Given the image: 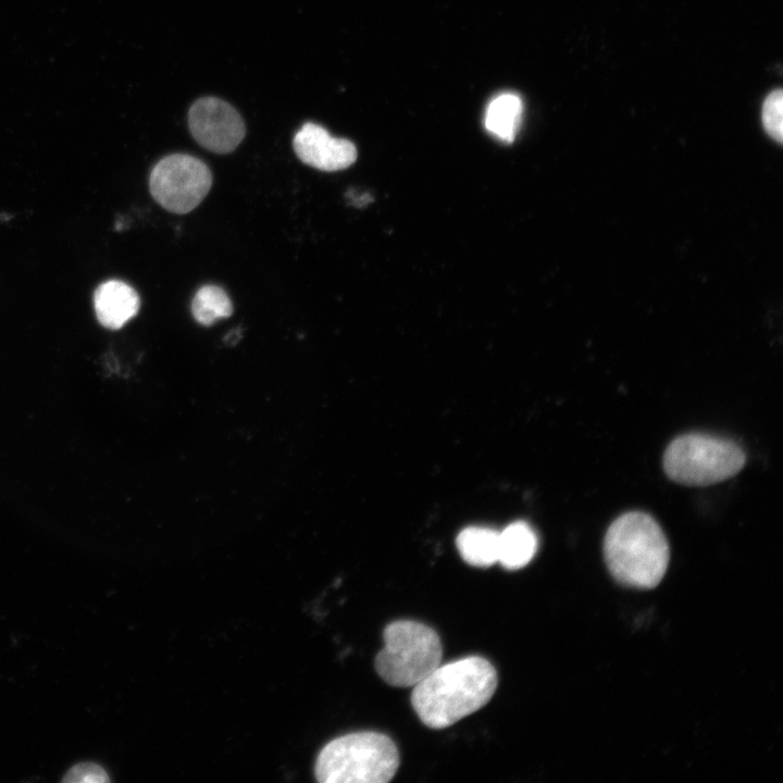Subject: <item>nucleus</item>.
<instances>
[{
    "instance_id": "f257e3e1",
    "label": "nucleus",
    "mask_w": 783,
    "mask_h": 783,
    "mask_svg": "<svg viewBox=\"0 0 783 783\" xmlns=\"http://www.w3.org/2000/svg\"><path fill=\"white\" fill-rule=\"evenodd\" d=\"M497 683L487 659L469 656L435 668L413 686L411 704L426 726L443 729L486 705Z\"/></svg>"
},
{
    "instance_id": "f03ea898",
    "label": "nucleus",
    "mask_w": 783,
    "mask_h": 783,
    "mask_svg": "<svg viewBox=\"0 0 783 783\" xmlns=\"http://www.w3.org/2000/svg\"><path fill=\"white\" fill-rule=\"evenodd\" d=\"M604 556L611 575L619 583L652 588L667 571L670 551L657 521L648 513L630 511L618 517L608 527Z\"/></svg>"
},
{
    "instance_id": "7ed1b4c3",
    "label": "nucleus",
    "mask_w": 783,
    "mask_h": 783,
    "mask_svg": "<svg viewBox=\"0 0 783 783\" xmlns=\"http://www.w3.org/2000/svg\"><path fill=\"white\" fill-rule=\"evenodd\" d=\"M398 767V749L390 737L357 732L328 742L318 755L314 773L321 783H386Z\"/></svg>"
},
{
    "instance_id": "20e7f679",
    "label": "nucleus",
    "mask_w": 783,
    "mask_h": 783,
    "mask_svg": "<svg viewBox=\"0 0 783 783\" xmlns=\"http://www.w3.org/2000/svg\"><path fill=\"white\" fill-rule=\"evenodd\" d=\"M745 461L744 450L733 440L689 433L669 444L662 464L670 480L683 485L706 486L734 476Z\"/></svg>"
},
{
    "instance_id": "39448f33",
    "label": "nucleus",
    "mask_w": 783,
    "mask_h": 783,
    "mask_svg": "<svg viewBox=\"0 0 783 783\" xmlns=\"http://www.w3.org/2000/svg\"><path fill=\"white\" fill-rule=\"evenodd\" d=\"M383 638L385 645L374 664L378 675L389 685L414 686L442 662L443 646L438 634L421 622L394 621L385 627Z\"/></svg>"
},
{
    "instance_id": "423d86ee",
    "label": "nucleus",
    "mask_w": 783,
    "mask_h": 783,
    "mask_svg": "<svg viewBox=\"0 0 783 783\" xmlns=\"http://www.w3.org/2000/svg\"><path fill=\"white\" fill-rule=\"evenodd\" d=\"M212 174L208 165L196 157L183 153L161 159L149 176V190L165 210L185 214L194 210L208 195Z\"/></svg>"
},
{
    "instance_id": "0eeeda50",
    "label": "nucleus",
    "mask_w": 783,
    "mask_h": 783,
    "mask_svg": "<svg viewBox=\"0 0 783 783\" xmlns=\"http://www.w3.org/2000/svg\"><path fill=\"white\" fill-rule=\"evenodd\" d=\"M192 137L203 148L225 154L237 148L245 137L240 114L226 101L203 97L194 102L188 113Z\"/></svg>"
},
{
    "instance_id": "6e6552de",
    "label": "nucleus",
    "mask_w": 783,
    "mask_h": 783,
    "mask_svg": "<svg viewBox=\"0 0 783 783\" xmlns=\"http://www.w3.org/2000/svg\"><path fill=\"white\" fill-rule=\"evenodd\" d=\"M293 146L304 164L324 172L345 170L357 160V149L350 140L334 137L311 122L296 133Z\"/></svg>"
},
{
    "instance_id": "1a4fd4ad",
    "label": "nucleus",
    "mask_w": 783,
    "mask_h": 783,
    "mask_svg": "<svg viewBox=\"0 0 783 783\" xmlns=\"http://www.w3.org/2000/svg\"><path fill=\"white\" fill-rule=\"evenodd\" d=\"M98 322L108 330H120L139 311L138 293L125 282L110 279L100 284L94 294Z\"/></svg>"
},
{
    "instance_id": "9d476101",
    "label": "nucleus",
    "mask_w": 783,
    "mask_h": 783,
    "mask_svg": "<svg viewBox=\"0 0 783 783\" xmlns=\"http://www.w3.org/2000/svg\"><path fill=\"white\" fill-rule=\"evenodd\" d=\"M537 546V536L527 523H511L499 533L498 562L508 570L521 569L533 559Z\"/></svg>"
},
{
    "instance_id": "9b49d317",
    "label": "nucleus",
    "mask_w": 783,
    "mask_h": 783,
    "mask_svg": "<svg viewBox=\"0 0 783 783\" xmlns=\"http://www.w3.org/2000/svg\"><path fill=\"white\" fill-rule=\"evenodd\" d=\"M523 104L513 92H502L494 97L486 109L484 124L486 129L505 142H511L520 127Z\"/></svg>"
},
{
    "instance_id": "f8f14e48",
    "label": "nucleus",
    "mask_w": 783,
    "mask_h": 783,
    "mask_svg": "<svg viewBox=\"0 0 783 783\" xmlns=\"http://www.w3.org/2000/svg\"><path fill=\"white\" fill-rule=\"evenodd\" d=\"M499 533L489 527L469 526L456 539L462 559L474 567H490L498 562Z\"/></svg>"
},
{
    "instance_id": "ddd939ff",
    "label": "nucleus",
    "mask_w": 783,
    "mask_h": 783,
    "mask_svg": "<svg viewBox=\"0 0 783 783\" xmlns=\"http://www.w3.org/2000/svg\"><path fill=\"white\" fill-rule=\"evenodd\" d=\"M233 311L228 295L216 285L200 287L191 301L192 316L203 326H211L217 320L231 316Z\"/></svg>"
},
{
    "instance_id": "4468645a",
    "label": "nucleus",
    "mask_w": 783,
    "mask_h": 783,
    "mask_svg": "<svg viewBox=\"0 0 783 783\" xmlns=\"http://www.w3.org/2000/svg\"><path fill=\"white\" fill-rule=\"evenodd\" d=\"M783 95L776 89L768 95L762 105V123L766 132L776 141H782Z\"/></svg>"
},
{
    "instance_id": "2eb2a0df",
    "label": "nucleus",
    "mask_w": 783,
    "mask_h": 783,
    "mask_svg": "<svg viewBox=\"0 0 783 783\" xmlns=\"http://www.w3.org/2000/svg\"><path fill=\"white\" fill-rule=\"evenodd\" d=\"M64 782L78 783H102L109 782L110 779L100 766L91 762H84L71 768L65 776Z\"/></svg>"
},
{
    "instance_id": "dca6fc26",
    "label": "nucleus",
    "mask_w": 783,
    "mask_h": 783,
    "mask_svg": "<svg viewBox=\"0 0 783 783\" xmlns=\"http://www.w3.org/2000/svg\"><path fill=\"white\" fill-rule=\"evenodd\" d=\"M239 337H240V332H239V330H234L233 332H231V333L225 337V341H227V343H229V344L233 345V344H236V343H237V340L239 339Z\"/></svg>"
}]
</instances>
